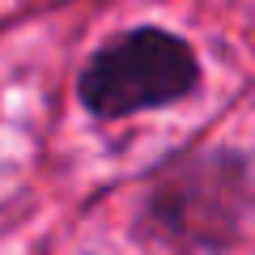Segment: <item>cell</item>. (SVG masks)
<instances>
[{
    "mask_svg": "<svg viewBox=\"0 0 255 255\" xmlns=\"http://www.w3.org/2000/svg\"><path fill=\"white\" fill-rule=\"evenodd\" d=\"M196 85V55L166 30H132L107 43L81 73V102L102 119L136 115L183 98Z\"/></svg>",
    "mask_w": 255,
    "mask_h": 255,
    "instance_id": "1",
    "label": "cell"
},
{
    "mask_svg": "<svg viewBox=\"0 0 255 255\" xmlns=\"http://www.w3.org/2000/svg\"><path fill=\"white\" fill-rule=\"evenodd\" d=\"M243 213V174L230 157H196L183 162L174 179L157 191V217L170 221L187 238H226Z\"/></svg>",
    "mask_w": 255,
    "mask_h": 255,
    "instance_id": "2",
    "label": "cell"
}]
</instances>
